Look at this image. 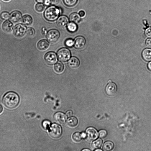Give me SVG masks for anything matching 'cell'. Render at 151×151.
I'll list each match as a JSON object with an SVG mask.
<instances>
[{"label": "cell", "instance_id": "f1b7e54d", "mask_svg": "<svg viewBox=\"0 0 151 151\" xmlns=\"http://www.w3.org/2000/svg\"><path fill=\"white\" fill-rule=\"evenodd\" d=\"M26 33L28 36H32L34 35L35 31L32 28L29 27L27 29Z\"/></svg>", "mask_w": 151, "mask_h": 151}, {"label": "cell", "instance_id": "603a6c76", "mask_svg": "<svg viewBox=\"0 0 151 151\" xmlns=\"http://www.w3.org/2000/svg\"><path fill=\"white\" fill-rule=\"evenodd\" d=\"M54 69L57 73H61L64 70V65L62 63L58 62L55 64L54 66Z\"/></svg>", "mask_w": 151, "mask_h": 151}, {"label": "cell", "instance_id": "9c48e42d", "mask_svg": "<svg viewBox=\"0 0 151 151\" xmlns=\"http://www.w3.org/2000/svg\"><path fill=\"white\" fill-rule=\"evenodd\" d=\"M117 90L116 84L112 82H109L106 85L105 91L107 94L110 96H113L115 94Z\"/></svg>", "mask_w": 151, "mask_h": 151}, {"label": "cell", "instance_id": "ac0fdd59", "mask_svg": "<svg viewBox=\"0 0 151 151\" xmlns=\"http://www.w3.org/2000/svg\"><path fill=\"white\" fill-rule=\"evenodd\" d=\"M32 17L28 14L24 15L21 19V22L23 24L27 26L31 25L32 22Z\"/></svg>", "mask_w": 151, "mask_h": 151}, {"label": "cell", "instance_id": "d590c367", "mask_svg": "<svg viewBox=\"0 0 151 151\" xmlns=\"http://www.w3.org/2000/svg\"><path fill=\"white\" fill-rule=\"evenodd\" d=\"M73 114V112L71 110L68 111L66 113V115L67 117H70L72 116Z\"/></svg>", "mask_w": 151, "mask_h": 151}, {"label": "cell", "instance_id": "e575fe53", "mask_svg": "<svg viewBox=\"0 0 151 151\" xmlns=\"http://www.w3.org/2000/svg\"><path fill=\"white\" fill-rule=\"evenodd\" d=\"M146 45L150 47H151V38L147 39L145 42Z\"/></svg>", "mask_w": 151, "mask_h": 151}, {"label": "cell", "instance_id": "83f0119b", "mask_svg": "<svg viewBox=\"0 0 151 151\" xmlns=\"http://www.w3.org/2000/svg\"><path fill=\"white\" fill-rule=\"evenodd\" d=\"M9 13L6 11L2 12L0 14V18L3 20H6L8 19L10 17Z\"/></svg>", "mask_w": 151, "mask_h": 151}, {"label": "cell", "instance_id": "ab89813d", "mask_svg": "<svg viewBox=\"0 0 151 151\" xmlns=\"http://www.w3.org/2000/svg\"><path fill=\"white\" fill-rule=\"evenodd\" d=\"M46 0H35L38 3H42L44 2Z\"/></svg>", "mask_w": 151, "mask_h": 151}, {"label": "cell", "instance_id": "4316f807", "mask_svg": "<svg viewBox=\"0 0 151 151\" xmlns=\"http://www.w3.org/2000/svg\"><path fill=\"white\" fill-rule=\"evenodd\" d=\"M35 8L37 12H42L45 9V6L42 3H38L35 5Z\"/></svg>", "mask_w": 151, "mask_h": 151}, {"label": "cell", "instance_id": "f35d334b", "mask_svg": "<svg viewBox=\"0 0 151 151\" xmlns=\"http://www.w3.org/2000/svg\"><path fill=\"white\" fill-rule=\"evenodd\" d=\"M45 4L47 5H49L50 4L48 0H46L44 2Z\"/></svg>", "mask_w": 151, "mask_h": 151}, {"label": "cell", "instance_id": "836d02e7", "mask_svg": "<svg viewBox=\"0 0 151 151\" xmlns=\"http://www.w3.org/2000/svg\"><path fill=\"white\" fill-rule=\"evenodd\" d=\"M50 4L55 5L57 4L59 2L60 0H48Z\"/></svg>", "mask_w": 151, "mask_h": 151}, {"label": "cell", "instance_id": "8992f818", "mask_svg": "<svg viewBox=\"0 0 151 151\" xmlns=\"http://www.w3.org/2000/svg\"><path fill=\"white\" fill-rule=\"evenodd\" d=\"M86 138L89 141H91L96 139L98 136V133L97 130L94 127H90L88 128L86 130Z\"/></svg>", "mask_w": 151, "mask_h": 151}, {"label": "cell", "instance_id": "ba28073f", "mask_svg": "<svg viewBox=\"0 0 151 151\" xmlns=\"http://www.w3.org/2000/svg\"><path fill=\"white\" fill-rule=\"evenodd\" d=\"M45 59L47 63L52 65L55 63L57 61V57L55 53L50 52L46 54Z\"/></svg>", "mask_w": 151, "mask_h": 151}, {"label": "cell", "instance_id": "ffe728a7", "mask_svg": "<svg viewBox=\"0 0 151 151\" xmlns=\"http://www.w3.org/2000/svg\"><path fill=\"white\" fill-rule=\"evenodd\" d=\"M78 123L77 119L74 116L69 117L67 122L68 125L71 127H74L76 126Z\"/></svg>", "mask_w": 151, "mask_h": 151}, {"label": "cell", "instance_id": "d4e9b609", "mask_svg": "<svg viewBox=\"0 0 151 151\" xmlns=\"http://www.w3.org/2000/svg\"><path fill=\"white\" fill-rule=\"evenodd\" d=\"M78 0H63V3L68 7H72L77 3Z\"/></svg>", "mask_w": 151, "mask_h": 151}, {"label": "cell", "instance_id": "9a60e30c", "mask_svg": "<svg viewBox=\"0 0 151 151\" xmlns=\"http://www.w3.org/2000/svg\"><path fill=\"white\" fill-rule=\"evenodd\" d=\"M80 64L78 59L75 57H72L68 62V65L69 67L75 68L78 67Z\"/></svg>", "mask_w": 151, "mask_h": 151}, {"label": "cell", "instance_id": "44dd1931", "mask_svg": "<svg viewBox=\"0 0 151 151\" xmlns=\"http://www.w3.org/2000/svg\"><path fill=\"white\" fill-rule=\"evenodd\" d=\"M114 145L113 142L110 141L106 142L103 146V150L104 151H110L113 149Z\"/></svg>", "mask_w": 151, "mask_h": 151}, {"label": "cell", "instance_id": "30bf717a", "mask_svg": "<svg viewBox=\"0 0 151 151\" xmlns=\"http://www.w3.org/2000/svg\"><path fill=\"white\" fill-rule=\"evenodd\" d=\"M85 43L86 40L85 38L82 36H78L75 38L74 45L76 49H81L84 47Z\"/></svg>", "mask_w": 151, "mask_h": 151}, {"label": "cell", "instance_id": "52a82bcc", "mask_svg": "<svg viewBox=\"0 0 151 151\" xmlns=\"http://www.w3.org/2000/svg\"><path fill=\"white\" fill-rule=\"evenodd\" d=\"M60 36L59 31L56 29H53L49 30L47 34L48 40L51 42H56L59 39Z\"/></svg>", "mask_w": 151, "mask_h": 151}, {"label": "cell", "instance_id": "1f68e13d", "mask_svg": "<svg viewBox=\"0 0 151 151\" xmlns=\"http://www.w3.org/2000/svg\"><path fill=\"white\" fill-rule=\"evenodd\" d=\"M107 134V131L104 129L101 130L99 132V136L101 138H104L106 137Z\"/></svg>", "mask_w": 151, "mask_h": 151}, {"label": "cell", "instance_id": "74e56055", "mask_svg": "<svg viewBox=\"0 0 151 151\" xmlns=\"http://www.w3.org/2000/svg\"><path fill=\"white\" fill-rule=\"evenodd\" d=\"M147 67L149 70L151 71V61L148 64Z\"/></svg>", "mask_w": 151, "mask_h": 151}, {"label": "cell", "instance_id": "7c38bea8", "mask_svg": "<svg viewBox=\"0 0 151 151\" xmlns=\"http://www.w3.org/2000/svg\"><path fill=\"white\" fill-rule=\"evenodd\" d=\"M22 13L19 11H14L10 15V19L13 22L16 23L19 22L22 17Z\"/></svg>", "mask_w": 151, "mask_h": 151}, {"label": "cell", "instance_id": "277c9868", "mask_svg": "<svg viewBox=\"0 0 151 151\" xmlns=\"http://www.w3.org/2000/svg\"><path fill=\"white\" fill-rule=\"evenodd\" d=\"M62 130L60 126L55 124H52L49 128V133L50 136L54 138H58L62 135Z\"/></svg>", "mask_w": 151, "mask_h": 151}, {"label": "cell", "instance_id": "7bdbcfd3", "mask_svg": "<svg viewBox=\"0 0 151 151\" xmlns=\"http://www.w3.org/2000/svg\"><path fill=\"white\" fill-rule=\"evenodd\" d=\"M95 151H102V150H101V149H97L96 150H95Z\"/></svg>", "mask_w": 151, "mask_h": 151}, {"label": "cell", "instance_id": "7a4b0ae2", "mask_svg": "<svg viewBox=\"0 0 151 151\" xmlns=\"http://www.w3.org/2000/svg\"><path fill=\"white\" fill-rule=\"evenodd\" d=\"M62 12L60 7L52 5L48 7L44 13L45 19L50 22H53L59 17Z\"/></svg>", "mask_w": 151, "mask_h": 151}, {"label": "cell", "instance_id": "8fae6325", "mask_svg": "<svg viewBox=\"0 0 151 151\" xmlns=\"http://www.w3.org/2000/svg\"><path fill=\"white\" fill-rule=\"evenodd\" d=\"M66 116L60 112L56 113L54 115V118L55 121L60 124H64L66 120Z\"/></svg>", "mask_w": 151, "mask_h": 151}, {"label": "cell", "instance_id": "d6a6232c", "mask_svg": "<svg viewBox=\"0 0 151 151\" xmlns=\"http://www.w3.org/2000/svg\"><path fill=\"white\" fill-rule=\"evenodd\" d=\"M145 34L147 37L151 38V27H149L146 29Z\"/></svg>", "mask_w": 151, "mask_h": 151}, {"label": "cell", "instance_id": "484cf974", "mask_svg": "<svg viewBox=\"0 0 151 151\" xmlns=\"http://www.w3.org/2000/svg\"><path fill=\"white\" fill-rule=\"evenodd\" d=\"M72 138L74 141L78 142L81 140L82 137L81 134L78 132H76L73 134Z\"/></svg>", "mask_w": 151, "mask_h": 151}, {"label": "cell", "instance_id": "cb8c5ba5", "mask_svg": "<svg viewBox=\"0 0 151 151\" xmlns=\"http://www.w3.org/2000/svg\"><path fill=\"white\" fill-rule=\"evenodd\" d=\"M103 141L101 139H98L93 141L92 143V147L95 149L100 148L102 146Z\"/></svg>", "mask_w": 151, "mask_h": 151}, {"label": "cell", "instance_id": "e0dca14e", "mask_svg": "<svg viewBox=\"0 0 151 151\" xmlns=\"http://www.w3.org/2000/svg\"><path fill=\"white\" fill-rule=\"evenodd\" d=\"M49 46V43L46 40H42L37 43V46L38 49L41 50L47 49Z\"/></svg>", "mask_w": 151, "mask_h": 151}, {"label": "cell", "instance_id": "b9f144b4", "mask_svg": "<svg viewBox=\"0 0 151 151\" xmlns=\"http://www.w3.org/2000/svg\"><path fill=\"white\" fill-rule=\"evenodd\" d=\"M3 108L2 105L0 104V114H1L3 111Z\"/></svg>", "mask_w": 151, "mask_h": 151}, {"label": "cell", "instance_id": "2e32d148", "mask_svg": "<svg viewBox=\"0 0 151 151\" xmlns=\"http://www.w3.org/2000/svg\"><path fill=\"white\" fill-rule=\"evenodd\" d=\"M142 58L146 61H151V49H144L142 52Z\"/></svg>", "mask_w": 151, "mask_h": 151}, {"label": "cell", "instance_id": "ee69618b", "mask_svg": "<svg viewBox=\"0 0 151 151\" xmlns=\"http://www.w3.org/2000/svg\"><path fill=\"white\" fill-rule=\"evenodd\" d=\"M82 151H90V150L88 149H85L82 150Z\"/></svg>", "mask_w": 151, "mask_h": 151}, {"label": "cell", "instance_id": "bcb514c9", "mask_svg": "<svg viewBox=\"0 0 151 151\" xmlns=\"http://www.w3.org/2000/svg\"><path fill=\"white\" fill-rule=\"evenodd\" d=\"M0 1H1V0H0Z\"/></svg>", "mask_w": 151, "mask_h": 151}, {"label": "cell", "instance_id": "5bb4252c", "mask_svg": "<svg viewBox=\"0 0 151 151\" xmlns=\"http://www.w3.org/2000/svg\"><path fill=\"white\" fill-rule=\"evenodd\" d=\"M69 19L68 17L65 15H62L60 16L58 19L57 24L60 27H64L68 24Z\"/></svg>", "mask_w": 151, "mask_h": 151}, {"label": "cell", "instance_id": "4fadbf2b", "mask_svg": "<svg viewBox=\"0 0 151 151\" xmlns=\"http://www.w3.org/2000/svg\"><path fill=\"white\" fill-rule=\"evenodd\" d=\"M1 27L4 32L7 33H9L12 30L13 24L11 21L6 20L2 23Z\"/></svg>", "mask_w": 151, "mask_h": 151}, {"label": "cell", "instance_id": "4dcf8cb0", "mask_svg": "<svg viewBox=\"0 0 151 151\" xmlns=\"http://www.w3.org/2000/svg\"><path fill=\"white\" fill-rule=\"evenodd\" d=\"M42 126L45 129H47L50 128V122L48 120H45L42 122Z\"/></svg>", "mask_w": 151, "mask_h": 151}, {"label": "cell", "instance_id": "6da1fadb", "mask_svg": "<svg viewBox=\"0 0 151 151\" xmlns=\"http://www.w3.org/2000/svg\"><path fill=\"white\" fill-rule=\"evenodd\" d=\"M20 98L15 92L10 91L5 93L3 97L2 102L4 105L9 109H14L19 105Z\"/></svg>", "mask_w": 151, "mask_h": 151}, {"label": "cell", "instance_id": "f546056e", "mask_svg": "<svg viewBox=\"0 0 151 151\" xmlns=\"http://www.w3.org/2000/svg\"><path fill=\"white\" fill-rule=\"evenodd\" d=\"M65 44L67 46L71 47L74 45V41L71 39H68L65 40Z\"/></svg>", "mask_w": 151, "mask_h": 151}, {"label": "cell", "instance_id": "7402d4cb", "mask_svg": "<svg viewBox=\"0 0 151 151\" xmlns=\"http://www.w3.org/2000/svg\"><path fill=\"white\" fill-rule=\"evenodd\" d=\"M67 27L68 30L71 32H75L78 28V26L76 23L71 22L68 24Z\"/></svg>", "mask_w": 151, "mask_h": 151}, {"label": "cell", "instance_id": "8d00e7d4", "mask_svg": "<svg viewBox=\"0 0 151 151\" xmlns=\"http://www.w3.org/2000/svg\"><path fill=\"white\" fill-rule=\"evenodd\" d=\"M78 14L80 17H84L85 14V12L83 10L80 11L78 13Z\"/></svg>", "mask_w": 151, "mask_h": 151}, {"label": "cell", "instance_id": "f6af8a7d", "mask_svg": "<svg viewBox=\"0 0 151 151\" xmlns=\"http://www.w3.org/2000/svg\"><path fill=\"white\" fill-rule=\"evenodd\" d=\"M3 0L5 1H9L10 0Z\"/></svg>", "mask_w": 151, "mask_h": 151}, {"label": "cell", "instance_id": "60d3db41", "mask_svg": "<svg viewBox=\"0 0 151 151\" xmlns=\"http://www.w3.org/2000/svg\"><path fill=\"white\" fill-rule=\"evenodd\" d=\"M81 134L82 138H85L86 137V133L83 132Z\"/></svg>", "mask_w": 151, "mask_h": 151}, {"label": "cell", "instance_id": "3957f363", "mask_svg": "<svg viewBox=\"0 0 151 151\" xmlns=\"http://www.w3.org/2000/svg\"><path fill=\"white\" fill-rule=\"evenodd\" d=\"M27 29V27L25 25L21 23L18 24L14 27L13 33L16 37L21 38L26 33Z\"/></svg>", "mask_w": 151, "mask_h": 151}, {"label": "cell", "instance_id": "d6986e66", "mask_svg": "<svg viewBox=\"0 0 151 151\" xmlns=\"http://www.w3.org/2000/svg\"><path fill=\"white\" fill-rule=\"evenodd\" d=\"M69 19L71 22L77 23L80 21L81 17L77 13L73 12L70 14L69 16Z\"/></svg>", "mask_w": 151, "mask_h": 151}, {"label": "cell", "instance_id": "5b68a950", "mask_svg": "<svg viewBox=\"0 0 151 151\" xmlns=\"http://www.w3.org/2000/svg\"><path fill=\"white\" fill-rule=\"evenodd\" d=\"M58 60L62 62H66L69 60L71 56L70 51L66 48H62L60 49L57 53Z\"/></svg>", "mask_w": 151, "mask_h": 151}]
</instances>
